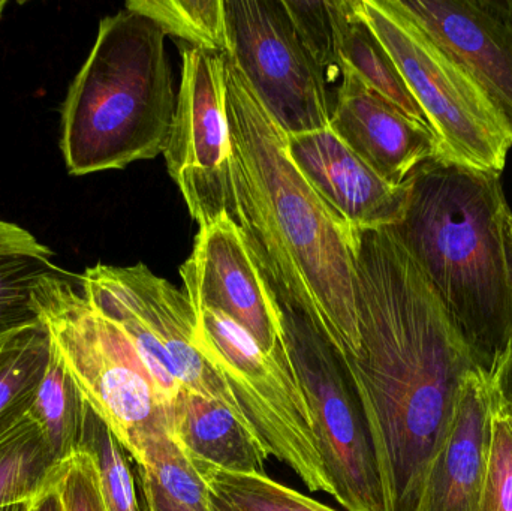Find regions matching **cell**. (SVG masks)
Wrapping results in <instances>:
<instances>
[{"mask_svg": "<svg viewBox=\"0 0 512 511\" xmlns=\"http://www.w3.org/2000/svg\"><path fill=\"white\" fill-rule=\"evenodd\" d=\"M286 152L316 194L354 230H382L402 221L409 179L403 185L382 179L330 126L286 135Z\"/></svg>", "mask_w": 512, "mask_h": 511, "instance_id": "14", "label": "cell"}, {"mask_svg": "<svg viewBox=\"0 0 512 511\" xmlns=\"http://www.w3.org/2000/svg\"><path fill=\"white\" fill-rule=\"evenodd\" d=\"M357 8L426 114L442 159L502 174L512 149V122L483 87L394 0H357Z\"/></svg>", "mask_w": 512, "mask_h": 511, "instance_id": "6", "label": "cell"}, {"mask_svg": "<svg viewBox=\"0 0 512 511\" xmlns=\"http://www.w3.org/2000/svg\"><path fill=\"white\" fill-rule=\"evenodd\" d=\"M51 353L53 341L42 320L0 342V440L29 416Z\"/></svg>", "mask_w": 512, "mask_h": 511, "instance_id": "19", "label": "cell"}, {"mask_svg": "<svg viewBox=\"0 0 512 511\" xmlns=\"http://www.w3.org/2000/svg\"><path fill=\"white\" fill-rule=\"evenodd\" d=\"M195 315L201 353L227 384L268 456L285 464L310 492L334 497L312 414L285 350L265 353L242 326L218 309L201 306L195 308Z\"/></svg>", "mask_w": 512, "mask_h": 511, "instance_id": "7", "label": "cell"}, {"mask_svg": "<svg viewBox=\"0 0 512 511\" xmlns=\"http://www.w3.org/2000/svg\"><path fill=\"white\" fill-rule=\"evenodd\" d=\"M228 56L286 135L330 126L325 72L307 53L282 0H225Z\"/></svg>", "mask_w": 512, "mask_h": 511, "instance_id": "10", "label": "cell"}, {"mask_svg": "<svg viewBox=\"0 0 512 511\" xmlns=\"http://www.w3.org/2000/svg\"><path fill=\"white\" fill-rule=\"evenodd\" d=\"M65 511H107L92 456L78 452L62 465L56 485Z\"/></svg>", "mask_w": 512, "mask_h": 511, "instance_id": "29", "label": "cell"}, {"mask_svg": "<svg viewBox=\"0 0 512 511\" xmlns=\"http://www.w3.org/2000/svg\"><path fill=\"white\" fill-rule=\"evenodd\" d=\"M29 255L51 260L54 252L26 228L0 218V255Z\"/></svg>", "mask_w": 512, "mask_h": 511, "instance_id": "30", "label": "cell"}, {"mask_svg": "<svg viewBox=\"0 0 512 511\" xmlns=\"http://www.w3.org/2000/svg\"><path fill=\"white\" fill-rule=\"evenodd\" d=\"M173 440L198 473L207 468L233 474H264L270 458L254 431L230 408L182 389L168 411Z\"/></svg>", "mask_w": 512, "mask_h": 511, "instance_id": "17", "label": "cell"}, {"mask_svg": "<svg viewBox=\"0 0 512 511\" xmlns=\"http://www.w3.org/2000/svg\"><path fill=\"white\" fill-rule=\"evenodd\" d=\"M492 383L481 369L466 377L450 429L432 459L417 511H475L493 438Z\"/></svg>", "mask_w": 512, "mask_h": 511, "instance_id": "16", "label": "cell"}, {"mask_svg": "<svg viewBox=\"0 0 512 511\" xmlns=\"http://www.w3.org/2000/svg\"><path fill=\"white\" fill-rule=\"evenodd\" d=\"M360 356L346 363L366 411L385 510L417 511L466 377L480 369L391 228L358 231Z\"/></svg>", "mask_w": 512, "mask_h": 511, "instance_id": "1", "label": "cell"}, {"mask_svg": "<svg viewBox=\"0 0 512 511\" xmlns=\"http://www.w3.org/2000/svg\"><path fill=\"white\" fill-rule=\"evenodd\" d=\"M276 302L283 350L309 405L334 498L348 511H387L366 411L345 360L306 315Z\"/></svg>", "mask_w": 512, "mask_h": 511, "instance_id": "9", "label": "cell"}, {"mask_svg": "<svg viewBox=\"0 0 512 511\" xmlns=\"http://www.w3.org/2000/svg\"><path fill=\"white\" fill-rule=\"evenodd\" d=\"M234 221L274 297L306 315L345 363L360 356L358 231L316 194L286 152V134L225 54Z\"/></svg>", "mask_w": 512, "mask_h": 511, "instance_id": "2", "label": "cell"}, {"mask_svg": "<svg viewBox=\"0 0 512 511\" xmlns=\"http://www.w3.org/2000/svg\"><path fill=\"white\" fill-rule=\"evenodd\" d=\"M32 503L15 504V506L3 507L0 511H30Z\"/></svg>", "mask_w": 512, "mask_h": 511, "instance_id": "35", "label": "cell"}, {"mask_svg": "<svg viewBox=\"0 0 512 511\" xmlns=\"http://www.w3.org/2000/svg\"><path fill=\"white\" fill-rule=\"evenodd\" d=\"M78 281L93 305L134 345L167 411L186 389L221 402L246 423L227 384L198 347L197 315L185 291L143 263L96 264Z\"/></svg>", "mask_w": 512, "mask_h": 511, "instance_id": "8", "label": "cell"}, {"mask_svg": "<svg viewBox=\"0 0 512 511\" xmlns=\"http://www.w3.org/2000/svg\"><path fill=\"white\" fill-rule=\"evenodd\" d=\"M87 402L53 345L50 365L29 419L36 423L62 464L80 452Z\"/></svg>", "mask_w": 512, "mask_h": 511, "instance_id": "21", "label": "cell"}, {"mask_svg": "<svg viewBox=\"0 0 512 511\" xmlns=\"http://www.w3.org/2000/svg\"><path fill=\"white\" fill-rule=\"evenodd\" d=\"M180 276L194 308L207 306L224 312L265 353L282 350L276 297L256 266L242 228L228 213L200 227Z\"/></svg>", "mask_w": 512, "mask_h": 511, "instance_id": "12", "label": "cell"}, {"mask_svg": "<svg viewBox=\"0 0 512 511\" xmlns=\"http://www.w3.org/2000/svg\"><path fill=\"white\" fill-rule=\"evenodd\" d=\"M135 465L146 471L159 488L183 509L215 511L209 485L173 440L170 431L158 432L150 438Z\"/></svg>", "mask_w": 512, "mask_h": 511, "instance_id": "24", "label": "cell"}, {"mask_svg": "<svg viewBox=\"0 0 512 511\" xmlns=\"http://www.w3.org/2000/svg\"><path fill=\"white\" fill-rule=\"evenodd\" d=\"M165 161L200 227L234 219L225 54L182 48V81Z\"/></svg>", "mask_w": 512, "mask_h": 511, "instance_id": "11", "label": "cell"}, {"mask_svg": "<svg viewBox=\"0 0 512 511\" xmlns=\"http://www.w3.org/2000/svg\"><path fill=\"white\" fill-rule=\"evenodd\" d=\"M213 494V492H212ZM213 510L215 511H240L233 504L228 503L225 498L219 497V495L213 494Z\"/></svg>", "mask_w": 512, "mask_h": 511, "instance_id": "34", "label": "cell"}, {"mask_svg": "<svg viewBox=\"0 0 512 511\" xmlns=\"http://www.w3.org/2000/svg\"><path fill=\"white\" fill-rule=\"evenodd\" d=\"M80 452L95 462L107 511H149L138 468L134 471L129 453L89 404Z\"/></svg>", "mask_w": 512, "mask_h": 511, "instance_id": "22", "label": "cell"}, {"mask_svg": "<svg viewBox=\"0 0 512 511\" xmlns=\"http://www.w3.org/2000/svg\"><path fill=\"white\" fill-rule=\"evenodd\" d=\"M334 15L340 71L351 72L406 116L430 128L393 57L358 11L357 0H334Z\"/></svg>", "mask_w": 512, "mask_h": 511, "instance_id": "18", "label": "cell"}, {"mask_svg": "<svg viewBox=\"0 0 512 511\" xmlns=\"http://www.w3.org/2000/svg\"><path fill=\"white\" fill-rule=\"evenodd\" d=\"M62 465L41 429L27 416L0 440V509L32 503L54 488Z\"/></svg>", "mask_w": 512, "mask_h": 511, "instance_id": "20", "label": "cell"}, {"mask_svg": "<svg viewBox=\"0 0 512 511\" xmlns=\"http://www.w3.org/2000/svg\"><path fill=\"white\" fill-rule=\"evenodd\" d=\"M295 32L322 71H339L334 0H282Z\"/></svg>", "mask_w": 512, "mask_h": 511, "instance_id": "27", "label": "cell"}, {"mask_svg": "<svg viewBox=\"0 0 512 511\" xmlns=\"http://www.w3.org/2000/svg\"><path fill=\"white\" fill-rule=\"evenodd\" d=\"M499 411H501V410H499ZM501 413H502V411H501ZM505 417H507L508 422H510L511 429H512V414H510V416H507V414H505Z\"/></svg>", "mask_w": 512, "mask_h": 511, "instance_id": "37", "label": "cell"}, {"mask_svg": "<svg viewBox=\"0 0 512 511\" xmlns=\"http://www.w3.org/2000/svg\"><path fill=\"white\" fill-rule=\"evenodd\" d=\"M342 81L331 107L330 129L391 185H403L420 165L442 158L435 132L415 122L354 74Z\"/></svg>", "mask_w": 512, "mask_h": 511, "instance_id": "15", "label": "cell"}, {"mask_svg": "<svg viewBox=\"0 0 512 511\" xmlns=\"http://www.w3.org/2000/svg\"><path fill=\"white\" fill-rule=\"evenodd\" d=\"M225 0H129L125 8L155 21L165 35L210 53H228Z\"/></svg>", "mask_w": 512, "mask_h": 511, "instance_id": "23", "label": "cell"}, {"mask_svg": "<svg viewBox=\"0 0 512 511\" xmlns=\"http://www.w3.org/2000/svg\"><path fill=\"white\" fill-rule=\"evenodd\" d=\"M33 303L84 399L137 464L144 444L170 431L155 381L125 333L59 270L36 282Z\"/></svg>", "mask_w": 512, "mask_h": 511, "instance_id": "5", "label": "cell"}, {"mask_svg": "<svg viewBox=\"0 0 512 511\" xmlns=\"http://www.w3.org/2000/svg\"><path fill=\"white\" fill-rule=\"evenodd\" d=\"M51 260L29 255H0V342L26 327L41 323L33 303L36 282L59 272Z\"/></svg>", "mask_w": 512, "mask_h": 511, "instance_id": "26", "label": "cell"}, {"mask_svg": "<svg viewBox=\"0 0 512 511\" xmlns=\"http://www.w3.org/2000/svg\"><path fill=\"white\" fill-rule=\"evenodd\" d=\"M512 122V0H394Z\"/></svg>", "mask_w": 512, "mask_h": 511, "instance_id": "13", "label": "cell"}, {"mask_svg": "<svg viewBox=\"0 0 512 511\" xmlns=\"http://www.w3.org/2000/svg\"><path fill=\"white\" fill-rule=\"evenodd\" d=\"M490 383H492L495 407L510 416L512 414V342L495 374L490 378Z\"/></svg>", "mask_w": 512, "mask_h": 511, "instance_id": "31", "label": "cell"}, {"mask_svg": "<svg viewBox=\"0 0 512 511\" xmlns=\"http://www.w3.org/2000/svg\"><path fill=\"white\" fill-rule=\"evenodd\" d=\"M138 476H140L141 486H143L144 497H146L149 511H188L179 506V504L174 503L146 471L138 468Z\"/></svg>", "mask_w": 512, "mask_h": 511, "instance_id": "32", "label": "cell"}, {"mask_svg": "<svg viewBox=\"0 0 512 511\" xmlns=\"http://www.w3.org/2000/svg\"><path fill=\"white\" fill-rule=\"evenodd\" d=\"M6 5H8V3H6L5 0H0V18H2L3 11H5Z\"/></svg>", "mask_w": 512, "mask_h": 511, "instance_id": "36", "label": "cell"}, {"mask_svg": "<svg viewBox=\"0 0 512 511\" xmlns=\"http://www.w3.org/2000/svg\"><path fill=\"white\" fill-rule=\"evenodd\" d=\"M475 511H512V429L496 407L489 468Z\"/></svg>", "mask_w": 512, "mask_h": 511, "instance_id": "28", "label": "cell"}, {"mask_svg": "<svg viewBox=\"0 0 512 511\" xmlns=\"http://www.w3.org/2000/svg\"><path fill=\"white\" fill-rule=\"evenodd\" d=\"M165 38L132 9L102 18L63 102L60 150L69 174L123 170L165 152L177 107Z\"/></svg>", "mask_w": 512, "mask_h": 511, "instance_id": "4", "label": "cell"}, {"mask_svg": "<svg viewBox=\"0 0 512 511\" xmlns=\"http://www.w3.org/2000/svg\"><path fill=\"white\" fill-rule=\"evenodd\" d=\"M210 491L240 511H337L265 474H233L216 468L201 471Z\"/></svg>", "mask_w": 512, "mask_h": 511, "instance_id": "25", "label": "cell"}, {"mask_svg": "<svg viewBox=\"0 0 512 511\" xmlns=\"http://www.w3.org/2000/svg\"><path fill=\"white\" fill-rule=\"evenodd\" d=\"M501 176L430 159L409 177L405 215L391 227L489 378L512 342V213Z\"/></svg>", "mask_w": 512, "mask_h": 511, "instance_id": "3", "label": "cell"}, {"mask_svg": "<svg viewBox=\"0 0 512 511\" xmlns=\"http://www.w3.org/2000/svg\"><path fill=\"white\" fill-rule=\"evenodd\" d=\"M30 511H65V507H63L56 488H51L32 501Z\"/></svg>", "mask_w": 512, "mask_h": 511, "instance_id": "33", "label": "cell"}]
</instances>
